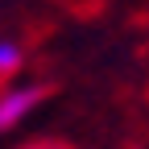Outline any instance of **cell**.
<instances>
[{"label":"cell","mask_w":149,"mask_h":149,"mask_svg":"<svg viewBox=\"0 0 149 149\" xmlns=\"http://www.w3.org/2000/svg\"><path fill=\"white\" fill-rule=\"evenodd\" d=\"M46 104L42 83H0V133H13Z\"/></svg>","instance_id":"1"},{"label":"cell","mask_w":149,"mask_h":149,"mask_svg":"<svg viewBox=\"0 0 149 149\" xmlns=\"http://www.w3.org/2000/svg\"><path fill=\"white\" fill-rule=\"evenodd\" d=\"M21 66H25V46L17 37H0V83H13Z\"/></svg>","instance_id":"2"},{"label":"cell","mask_w":149,"mask_h":149,"mask_svg":"<svg viewBox=\"0 0 149 149\" xmlns=\"http://www.w3.org/2000/svg\"><path fill=\"white\" fill-rule=\"evenodd\" d=\"M25 149H66V145H54V141H37V145H25Z\"/></svg>","instance_id":"3"}]
</instances>
